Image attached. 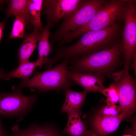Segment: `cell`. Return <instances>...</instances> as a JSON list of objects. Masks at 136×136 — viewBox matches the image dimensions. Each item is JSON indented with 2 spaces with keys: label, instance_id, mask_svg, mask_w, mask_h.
I'll return each mask as SVG.
<instances>
[{
  "label": "cell",
  "instance_id": "6da1fadb",
  "mask_svg": "<svg viewBox=\"0 0 136 136\" xmlns=\"http://www.w3.org/2000/svg\"><path fill=\"white\" fill-rule=\"evenodd\" d=\"M120 30L119 25L116 23L103 29L87 32L75 44L57 50L55 58L59 61L63 58H76L108 48L115 44L114 43L119 37Z\"/></svg>",
  "mask_w": 136,
  "mask_h": 136
},
{
  "label": "cell",
  "instance_id": "7a4b0ae2",
  "mask_svg": "<svg viewBox=\"0 0 136 136\" xmlns=\"http://www.w3.org/2000/svg\"><path fill=\"white\" fill-rule=\"evenodd\" d=\"M122 43L94 53L72 58L69 63V71L95 74L102 76L111 73L119 62L122 51Z\"/></svg>",
  "mask_w": 136,
  "mask_h": 136
},
{
  "label": "cell",
  "instance_id": "3957f363",
  "mask_svg": "<svg viewBox=\"0 0 136 136\" xmlns=\"http://www.w3.org/2000/svg\"><path fill=\"white\" fill-rule=\"evenodd\" d=\"M127 0H111L104 5L87 23L69 32L62 37L64 44L71 42L85 33L110 26L123 18Z\"/></svg>",
  "mask_w": 136,
  "mask_h": 136
},
{
  "label": "cell",
  "instance_id": "277c9868",
  "mask_svg": "<svg viewBox=\"0 0 136 136\" xmlns=\"http://www.w3.org/2000/svg\"><path fill=\"white\" fill-rule=\"evenodd\" d=\"M69 58H64L60 64L41 72L37 73L31 78L23 80L18 85L14 86V90L24 87L37 89L39 92L44 93L55 90L59 92L63 89L69 88L74 83L68 77Z\"/></svg>",
  "mask_w": 136,
  "mask_h": 136
},
{
  "label": "cell",
  "instance_id": "5b68a950",
  "mask_svg": "<svg viewBox=\"0 0 136 136\" xmlns=\"http://www.w3.org/2000/svg\"><path fill=\"white\" fill-rule=\"evenodd\" d=\"M108 1L84 0L75 12L66 17L52 37L53 44L60 41L66 34L73 31L88 22Z\"/></svg>",
  "mask_w": 136,
  "mask_h": 136
},
{
  "label": "cell",
  "instance_id": "8992f818",
  "mask_svg": "<svg viewBox=\"0 0 136 136\" xmlns=\"http://www.w3.org/2000/svg\"><path fill=\"white\" fill-rule=\"evenodd\" d=\"M14 91L11 93H0V116L16 118V121L19 122L32 111L37 101V95H24L21 89Z\"/></svg>",
  "mask_w": 136,
  "mask_h": 136
},
{
  "label": "cell",
  "instance_id": "52a82bcc",
  "mask_svg": "<svg viewBox=\"0 0 136 136\" xmlns=\"http://www.w3.org/2000/svg\"><path fill=\"white\" fill-rule=\"evenodd\" d=\"M135 0H127L123 18L122 46L125 66L129 67L136 49V9Z\"/></svg>",
  "mask_w": 136,
  "mask_h": 136
},
{
  "label": "cell",
  "instance_id": "ba28073f",
  "mask_svg": "<svg viewBox=\"0 0 136 136\" xmlns=\"http://www.w3.org/2000/svg\"><path fill=\"white\" fill-rule=\"evenodd\" d=\"M129 68L125 66L124 70L115 83L119 91V106L120 113L126 116L135 111L136 83L129 75Z\"/></svg>",
  "mask_w": 136,
  "mask_h": 136
},
{
  "label": "cell",
  "instance_id": "9c48e42d",
  "mask_svg": "<svg viewBox=\"0 0 136 136\" xmlns=\"http://www.w3.org/2000/svg\"><path fill=\"white\" fill-rule=\"evenodd\" d=\"M84 0H44L42 9L48 22L55 24L72 14L80 6Z\"/></svg>",
  "mask_w": 136,
  "mask_h": 136
},
{
  "label": "cell",
  "instance_id": "30bf717a",
  "mask_svg": "<svg viewBox=\"0 0 136 136\" xmlns=\"http://www.w3.org/2000/svg\"><path fill=\"white\" fill-rule=\"evenodd\" d=\"M68 77L72 81L82 86L84 91L95 92L101 91L105 87L103 76L95 74L79 73L69 71Z\"/></svg>",
  "mask_w": 136,
  "mask_h": 136
},
{
  "label": "cell",
  "instance_id": "8fae6325",
  "mask_svg": "<svg viewBox=\"0 0 136 136\" xmlns=\"http://www.w3.org/2000/svg\"><path fill=\"white\" fill-rule=\"evenodd\" d=\"M11 130L12 134L9 136H61L60 131L53 125L46 123L41 126L37 122L22 130L16 124L11 127Z\"/></svg>",
  "mask_w": 136,
  "mask_h": 136
},
{
  "label": "cell",
  "instance_id": "7c38bea8",
  "mask_svg": "<svg viewBox=\"0 0 136 136\" xmlns=\"http://www.w3.org/2000/svg\"><path fill=\"white\" fill-rule=\"evenodd\" d=\"M126 116L120 113L115 116H104L97 113L92 121V127L98 136H105L116 130Z\"/></svg>",
  "mask_w": 136,
  "mask_h": 136
},
{
  "label": "cell",
  "instance_id": "4fadbf2b",
  "mask_svg": "<svg viewBox=\"0 0 136 136\" xmlns=\"http://www.w3.org/2000/svg\"><path fill=\"white\" fill-rule=\"evenodd\" d=\"M41 32L34 29L31 33L26 35L18 50L19 65L28 62L30 57L36 47Z\"/></svg>",
  "mask_w": 136,
  "mask_h": 136
},
{
  "label": "cell",
  "instance_id": "5bb4252c",
  "mask_svg": "<svg viewBox=\"0 0 136 136\" xmlns=\"http://www.w3.org/2000/svg\"><path fill=\"white\" fill-rule=\"evenodd\" d=\"M65 94V102L61 112L62 113L78 111L83 104L87 92L84 91L81 92L72 90L67 88L64 89Z\"/></svg>",
  "mask_w": 136,
  "mask_h": 136
},
{
  "label": "cell",
  "instance_id": "9a60e30c",
  "mask_svg": "<svg viewBox=\"0 0 136 136\" xmlns=\"http://www.w3.org/2000/svg\"><path fill=\"white\" fill-rule=\"evenodd\" d=\"M80 112L74 111L68 113V121L62 132L63 134H67L71 136H86L88 129L81 120Z\"/></svg>",
  "mask_w": 136,
  "mask_h": 136
},
{
  "label": "cell",
  "instance_id": "2e32d148",
  "mask_svg": "<svg viewBox=\"0 0 136 136\" xmlns=\"http://www.w3.org/2000/svg\"><path fill=\"white\" fill-rule=\"evenodd\" d=\"M54 24L51 22H48L43 28L38 40L39 57L38 59L41 61L42 66L44 64L46 65L49 59L48 56L52 52L49 40V31L50 28Z\"/></svg>",
  "mask_w": 136,
  "mask_h": 136
},
{
  "label": "cell",
  "instance_id": "e0dca14e",
  "mask_svg": "<svg viewBox=\"0 0 136 136\" xmlns=\"http://www.w3.org/2000/svg\"><path fill=\"white\" fill-rule=\"evenodd\" d=\"M37 66L41 69L42 66L41 62L38 59L35 61L23 63L13 71L5 73L2 79L8 81L13 78H20L23 80L28 78Z\"/></svg>",
  "mask_w": 136,
  "mask_h": 136
},
{
  "label": "cell",
  "instance_id": "ac0fdd59",
  "mask_svg": "<svg viewBox=\"0 0 136 136\" xmlns=\"http://www.w3.org/2000/svg\"><path fill=\"white\" fill-rule=\"evenodd\" d=\"M29 0H12L10 1L6 10V19L12 16H19L25 20L29 26V18L28 11Z\"/></svg>",
  "mask_w": 136,
  "mask_h": 136
},
{
  "label": "cell",
  "instance_id": "d6986e66",
  "mask_svg": "<svg viewBox=\"0 0 136 136\" xmlns=\"http://www.w3.org/2000/svg\"><path fill=\"white\" fill-rule=\"evenodd\" d=\"M44 0H29L28 5L29 18V26L42 32L43 24L41 20V13Z\"/></svg>",
  "mask_w": 136,
  "mask_h": 136
},
{
  "label": "cell",
  "instance_id": "ffe728a7",
  "mask_svg": "<svg viewBox=\"0 0 136 136\" xmlns=\"http://www.w3.org/2000/svg\"><path fill=\"white\" fill-rule=\"evenodd\" d=\"M12 28L10 35L9 38L23 39L25 35V28L27 25L25 20L19 16H15Z\"/></svg>",
  "mask_w": 136,
  "mask_h": 136
},
{
  "label": "cell",
  "instance_id": "44dd1931",
  "mask_svg": "<svg viewBox=\"0 0 136 136\" xmlns=\"http://www.w3.org/2000/svg\"><path fill=\"white\" fill-rule=\"evenodd\" d=\"M100 92L106 97L107 104H115L118 102L119 89L115 83L111 84L109 87L104 88Z\"/></svg>",
  "mask_w": 136,
  "mask_h": 136
},
{
  "label": "cell",
  "instance_id": "7402d4cb",
  "mask_svg": "<svg viewBox=\"0 0 136 136\" xmlns=\"http://www.w3.org/2000/svg\"><path fill=\"white\" fill-rule=\"evenodd\" d=\"M120 113L119 106L115 104H107L97 113L104 116H115Z\"/></svg>",
  "mask_w": 136,
  "mask_h": 136
},
{
  "label": "cell",
  "instance_id": "603a6c76",
  "mask_svg": "<svg viewBox=\"0 0 136 136\" xmlns=\"http://www.w3.org/2000/svg\"><path fill=\"white\" fill-rule=\"evenodd\" d=\"M3 118L0 116V136H9V133L4 128L2 122Z\"/></svg>",
  "mask_w": 136,
  "mask_h": 136
},
{
  "label": "cell",
  "instance_id": "cb8c5ba5",
  "mask_svg": "<svg viewBox=\"0 0 136 136\" xmlns=\"http://www.w3.org/2000/svg\"><path fill=\"white\" fill-rule=\"evenodd\" d=\"M5 21L0 22V41L3 36V31L5 27Z\"/></svg>",
  "mask_w": 136,
  "mask_h": 136
},
{
  "label": "cell",
  "instance_id": "d4e9b609",
  "mask_svg": "<svg viewBox=\"0 0 136 136\" xmlns=\"http://www.w3.org/2000/svg\"><path fill=\"white\" fill-rule=\"evenodd\" d=\"M86 136H98L92 129L87 130L85 133Z\"/></svg>",
  "mask_w": 136,
  "mask_h": 136
},
{
  "label": "cell",
  "instance_id": "484cf974",
  "mask_svg": "<svg viewBox=\"0 0 136 136\" xmlns=\"http://www.w3.org/2000/svg\"><path fill=\"white\" fill-rule=\"evenodd\" d=\"M132 58L133 60V62L132 64L133 67L134 69L135 74H136V53H135L133 57Z\"/></svg>",
  "mask_w": 136,
  "mask_h": 136
},
{
  "label": "cell",
  "instance_id": "4316f807",
  "mask_svg": "<svg viewBox=\"0 0 136 136\" xmlns=\"http://www.w3.org/2000/svg\"><path fill=\"white\" fill-rule=\"evenodd\" d=\"M5 73L4 70L3 69H0V79L2 78Z\"/></svg>",
  "mask_w": 136,
  "mask_h": 136
},
{
  "label": "cell",
  "instance_id": "83f0119b",
  "mask_svg": "<svg viewBox=\"0 0 136 136\" xmlns=\"http://www.w3.org/2000/svg\"><path fill=\"white\" fill-rule=\"evenodd\" d=\"M122 136H134L132 135H131L129 134H124Z\"/></svg>",
  "mask_w": 136,
  "mask_h": 136
}]
</instances>
